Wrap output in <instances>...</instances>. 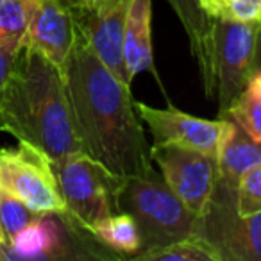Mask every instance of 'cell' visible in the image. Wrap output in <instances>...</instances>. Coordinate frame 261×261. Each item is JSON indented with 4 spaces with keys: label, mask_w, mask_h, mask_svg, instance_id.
<instances>
[{
    "label": "cell",
    "mask_w": 261,
    "mask_h": 261,
    "mask_svg": "<svg viewBox=\"0 0 261 261\" xmlns=\"http://www.w3.org/2000/svg\"><path fill=\"white\" fill-rule=\"evenodd\" d=\"M81 149L118 177L154 170L130 86L77 36L61 70Z\"/></svg>",
    "instance_id": "1"
},
{
    "label": "cell",
    "mask_w": 261,
    "mask_h": 261,
    "mask_svg": "<svg viewBox=\"0 0 261 261\" xmlns=\"http://www.w3.org/2000/svg\"><path fill=\"white\" fill-rule=\"evenodd\" d=\"M0 130L34 145L52 163L83 152L63 73L25 45L0 98Z\"/></svg>",
    "instance_id": "2"
},
{
    "label": "cell",
    "mask_w": 261,
    "mask_h": 261,
    "mask_svg": "<svg viewBox=\"0 0 261 261\" xmlns=\"http://www.w3.org/2000/svg\"><path fill=\"white\" fill-rule=\"evenodd\" d=\"M118 211L135 218L142 238V252L161 249L193 234L197 215L172 192L156 170L122 177L116 195Z\"/></svg>",
    "instance_id": "3"
},
{
    "label": "cell",
    "mask_w": 261,
    "mask_h": 261,
    "mask_svg": "<svg viewBox=\"0 0 261 261\" xmlns=\"http://www.w3.org/2000/svg\"><path fill=\"white\" fill-rule=\"evenodd\" d=\"M257 31L259 23H242L222 16L211 18L200 73L206 97L218 100V116L245 90L256 56Z\"/></svg>",
    "instance_id": "4"
},
{
    "label": "cell",
    "mask_w": 261,
    "mask_h": 261,
    "mask_svg": "<svg viewBox=\"0 0 261 261\" xmlns=\"http://www.w3.org/2000/svg\"><path fill=\"white\" fill-rule=\"evenodd\" d=\"M52 165L66 211L84 229L93 232L100 222L118 211L116 195L122 177L84 152L70 154Z\"/></svg>",
    "instance_id": "5"
},
{
    "label": "cell",
    "mask_w": 261,
    "mask_h": 261,
    "mask_svg": "<svg viewBox=\"0 0 261 261\" xmlns=\"http://www.w3.org/2000/svg\"><path fill=\"white\" fill-rule=\"evenodd\" d=\"M192 236L206 242L220 261H261V211L238 215L236 190L218 179L210 207L197 217Z\"/></svg>",
    "instance_id": "6"
},
{
    "label": "cell",
    "mask_w": 261,
    "mask_h": 261,
    "mask_svg": "<svg viewBox=\"0 0 261 261\" xmlns=\"http://www.w3.org/2000/svg\"><path fill=\"white\" fill-rule=\"evenodd\" d=\"M0 188L36 213H68L54 165L31 143L0 147Z\"/></svg>",
    "instance_id": "7"
},
{
    "label": "cell",
    "mask_w": 261,
    "mask_h": 261,
    "mask_svg": "<svg viewBox=\"0 0 261 261\" xmlns=\"http://www.w3.org/2000/svg\"><path fill=\"white\" fill-rule=\"evenodd\" d=\"M150 160L158 165L167 186L197 217L210 207L217 182V160L177 145L152 143Z\"/></svg>",
    "instance_id": "8"
},
{
    "label": "cell",
    "mask_w": 261,
    "mask_h": 261,
    "mask_svg": "<svg viewBox=\"0 0 261 261\" xmlns=\"http://www.w3.org/2000/svg\"><path fill=\"white\" fill-rule=\"evenodd\" d=\"M129 4L130 0H84L70 9L77 36L127 86H130V81L123 63L122 43Z\"/></svg>",
    "instance_id": "9"
},
{
    "label": "cell",
    "mask_w": 261,
    "mask_h": 261,
    "mask_svg": "<svg viewBox=\"0 0 261 261\" xmlns=\"http://www.w3.org/2000/svg\"><path fill=\"white\" fill-rule=\"evenodd\" d=\"M135 108L149 127L154 143L185 147L199 150L213 160L218 158L222 140L229 129L227 118L206 120L179 111L174 106L160 109L138 100H135Z\"/></svg>",
    "instance_id": "10"
},
{
    "label": "cell",
    "mask_w": 261,
    "mask_h": 261,
    "mask_svg": "<svg viewBox=\"0 0 261 261\" xmlns=\"http://www.w3.org/2000/svg\"><path fill=\"white\" fill-rule=\"evenodd\" d=\"M77 41L72 13L58 0H31V15L25 33V47L61 72Z\"/></svg>",
    "instance_id": "11"
},
{
    "label": "cell",
    "mask_w": 261,
    "mask_h": 261,
    "mask_svg": "<svg viewBox=\"0 0 261 261\" xmlns=\"http://www.w3.org/2000/svg\"><path fill=\"white\" fill-rule=\"evenodd\" d=\"M122 52L130 83L142 72H150L158 79L152 50V0H130Z\"/></svg>",
    "instance_id": "12"
},
{
    "label": "cell",
    "mask_w": 261,
    "mask_h": 261,
    "mask_svg": "<svg viewBox=\"0 0 261 261\" xmlns=\"http://www.w3.org/2000/svg\"><path fill=\"white\" fill-rule=\"evenodd\" d=\"M257 163H261V142L252 140L238 123L229 120L217 158V179L236 190L240 177Z\"/></svg>",
    "instance_id": "13"
},
{
    "label": "cell",
    "mask_w": 261,
    "mask_h": 261,
    "mask_svg": "<svg viewBox=\"0 0 261 261\" xmlns=\"http://www.w3.org/2000/svg\"><path fill=\"white\" fill-rule=\"evenodd\" d=\"M91 234L115 256L135 257L142 250L138 225L125 211H116L93 229Z\"/></svg>",
    "instance_id": "14"
},
{
    "label": "cell",
    "mask_w": 261,
    "mask_h": 261,
    "mask_svg": "<svg viewBox=\"0 0 261 261\" xmlns=\"http://www.w3.org/2000/svg\"><path fill=\"white\" fill-rule=\"evenodd\" d=\"M29 15L31 0H0V48L23 47Z\"/></svg>",
    "instance_id": "15"
},
{
    "label": "cell",
    "mask_w": 261,
    "mask_h": 261,
    "mask_svg": "<svg viewBox=\"0 0 261 261\" xmlns=\"http://www.w3.org/2000/svg\"><path fill=\"white\" fill-rule=\"evenodd\" d=\"M174 11L181 18L192 45V54L195 58L199 68L204 63V50H206V38L210 31L211 16H207L199 8L197 0H168Z\"/></svg>",
    "instance_id": "16"
},
{
    "label": "cell",
    "mask_w": 261,
    "mask_h": 261,
    "mask_svg": "<svg viewBox=\"0 0 261 261\" xmlns=\"http://www.w3.org/2000/svg\"><path fill=\"white\" fill-rule=\"evenodd\" d=\"M133 259L142 261H220L213 249L197 236L170 243L161 249L136 254Z\"/></svg>",
    "instance_id": "17"
},
{
    "label": "cell",
    "mask_w": 261,
    "mask_h": 261,
    "mask_svg": "<svg viewBox=\"0 0 261 261\" xmlns=\"http://www.w3.org/2000/svg\"><path fill=\"white\" fill-rule=\"evenodd\" d=\"M218 118L232 120L250 138L261 142V98H257L250 91L243 90L227 108V111Z\"/></svg>",
    "instance_id": "18"
},
{
    "label": "cell",
    "mask_w": 261,
    "mask_h": 261,
    "mask_svg": "<svg viewBox=\"0 0 261 261\" xmlns=\"http://www.w3.org/2000/svg\"><path fill=\"white\" fill-rule=\"evenodd\" d=\"M40 215L41 213L33 211L20 199H16L11 193L0 188V225H2V231H4L6 242L11 240L23 227H27L31 222L36 220Z\"/></svg>",
    "instance_id": "19"
},
{
    "label": "cell",
    "mask_w": 261,
    "mask_h": 261,
    "mask_svg": "<svg viewBox=\"0 0 261 261\" xmlns=\"http://www.w3.org/2000/svg\"><path fill=\"white\" fill-rule=\"evenodd\" d=\"M236 211L243 217L261 211V163L254 165L240 177L236 186Z\"/></svg>",
    "instance_id": "20"
},
{
    "label": "cell",
    "mask_w": 261,
    "mask_h": 261,
    "mask_svg": "<svg viewBox=\"0 0 261 261\" xmlns=\"http://www.w3.org/2000/svg\"><path fill=\"white\" fill-rule=\"evenodd\" d=\"M218 16L242 23H261V0H220Z\"/></svg>",
    "instance_id": "21"
},
{
    "label": "cell",
    "mask_w": 261,
    "mask_h": 261,
    "mask_svg": "<svg viewBox=\"0 0 261 261\" xmlns=\"http://www.w3.org/2000/svg\"><path fill=\"white\" fill-rule=\"evenodd\" d=\"M22 50V48H20ZM20 50H9V48H0V98L4 93V88L8 84V79L13 72V66L16 63Z\"/></svg>",
    "instance_id": "22"
},
{
    "label": "cell",
    "mask_w": 261,
    "mask_h": 261,
    "mask_svg": "<svg viewBox=\"0 0 261 261\" xmlns=\"http://www.w3.org/2000/svg\"><path fill=\"white\" fill-rule=\"evenodd\" d=\"M197 4L211 18L220 15V0H197Z\"/></svg>",
    "instance_id": "23"
},
{
    "label": "cell",
    "mask_w": 261,
    "mask_h": 261,
    "mask_svg": "<svg viewBox=\"0 0 261 261\" xmlns=\"http://www.w3.org/2000/svg\"><path fill=\"white\" fill-rule=\"evenodd\" d=\"M59 4H63L65 8H68V9H73V8H77V6H81L84 2V0H58Z\"/></svg>",
    "instance_id": "24"
},
{
    "label": "cell",
    "mask_w": 261,
    "mask_h": 261,
    "mask_svg": "<svg viewBox=\"0 0 261 261\" xmlns=\"http://www.w3.org/2000/svg\"><path fill=\"white\" fill-rule=\"evenodd\" d=\"M256 56L261 59V23H259V31H257V43H256Z\"/></svg>",
    "instance_id": "25"
},
{
    "label": "cell",
    "mask_w": 261,
    "mask_h": 261,
    "mask_svg": "<svg viewBox=\"0 0 261 261\" xmlns=\"http://www.w3.org/2000/svg\"><path fill=\"white\" fill-rule=\"evenodd\" d=\"M6 242V236H4V231H2V225H0V247L4 245Z\"/></svg>",
    "instance_id": "26"
}]
</instances>
